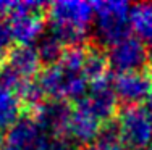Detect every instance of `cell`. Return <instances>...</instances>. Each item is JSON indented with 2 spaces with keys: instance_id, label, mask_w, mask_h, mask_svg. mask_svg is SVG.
I'll return each instance as SVG.
<instances>
[{
  "instance_id": "1",
  "label": "cell",
  "mask_w": 152,
  "mask_h": 150,
  "mask_svg": "<svg viewBox=\"0 0 152 150\" xmlns=\"http://www.w3.org/2000/svg\"><path fill=\"white\" fill-rule=\"evenodd\" d=\"M96 12L94 5L83 0H65L49 5L50 33L65 47H76L86 37Z\"/></svg>"
},
{
  "instance_id": "2",
  "label": "cell",
  "mask_w": 152,
  "mask_h": 150,
  "mask_svg": "<svg viewBox=\"0 0 152 150\" xmlns=\"http://www.w3.org/2000/svg\"><path fill=\"white\" fill-rule=\"evenodd\" d=\"M92 5L96 12V33L100 42L112 47L121 42L123 39L129 37L133 28L129 21L131 7L128 3L108 0V2H96Z\"/></svg>"
},
{
  "instance_id": "3",
  "label": "cell",
  "mask_w": 152,
  "mask_h": 150,
  "mask_svg": "<svg viewBox=\"0 0 152 150\" xmlns=\"http://www.w3.org/2000/svg\"><path fill=\"white\" fill-rule=\"evenodd\" d=\"M42 91L52 100H81L88 94V79L79 71H71L60 63L47 66L37 78Z\"/></svg>"
},
{
  "instance_id": "4",
  "label": "cell",
  "mask_w": 152,
  "mask_h": 150,
  "mask_svg": "<svg viewBox=\"0 0 152 150\" xmlns=\"http://www.w3.org/2000/svg\"><path fill=\"white\" fill-rule=\"evenodd\" d=\"M118 133L128 149L141 150L152 144V116L141 105H128L118 115Z\"/></svg>"
},
{
  "instance_id": "5",
  "label": "cell",
  "mask_w": 152,
  "mask_h": 150,
  "mask_svg": "<svg viewBox=\"0 0 152 150\" xmlns=\"http://www.w3.org/2000/svg\"><path fill=\"white\" fill-rule=\"evenodd\" d=\"M107 57L110 68L117 71V74L142 71V68L149 62V49L139 37L129 36L121 42L112 45Z\"/></svg>"
},
{
  "instance_id": "6",
  "label": "cell",
  "mask_w": 152,
  "mask_h": 150,
  "mask_svg": "<svg viewBox=\"0 0 152 150\" xmlns=\"http://www.w3.org/2000/svg\"><path fill=\"white\" fill-rule=\"evenodd\" d=\"M50 136L39 126L32 116L20 118L7 133L5 144L21 150H45L50 144Z\"/></svg>"
},
{
  "instance_id": "7",
  "label": "cell",
  "mask_w": 152,
  "mask_h": 150,
  "mask_svg": "<svg viewBox=\"0 0 152 150\" xmlns=\"http://www.w3.org/2000/svg\"><path fill=\"white\" fill-rule=\"evenodd\" d=\"M32 112V118L39 123V126L47 134L65 136L68 134L70 118L73 110L63 100H47L37 105Z\"/></svg>"
},
{
  "instance_id": "8",
  "label": "cell",
  "mask_w": 152,
  "mask_h": 150,
  "mask_svg": "<svg viewBox=\"0 0 152 150\" xmlns=\"http://www.w3.org/2000/svg\"><path fill=\"white\" fill-rule=\"evenodd\" d=\"M84 107H88L89 110L100 120V123L110 124L112 118L117 115V102L118 97L115 94L112 79L102 81L97 84H91L88 89V94L84 95L81 100Z\"/></svg>"
},
{
  "instance_id": "9",
  "label": "cell",
  "mask_w": 152,
  "mask_h": 150,
  "mask_svg": "<svg viewBox=\"0 0 152 150\" xmlns=\"http://www.w3.org/2000/svg\"><path fill=\"white\" fill-rule=\"evenodd\" d=\"M115 94L128 105H137L149 97L152 91V79L146 71L118 73L112 79Z\"/></svg>"
},
{
  "instance_id": "10",
  "label": "cell",
  "mask_w": 152,
  "mask_h": 150,
  "mask_svg": "<svg viewBox=\"0 0 152 150\" xmlns=\"http://www.w3.org/2000/svg\"><path fill=\"white\" fill-rule=\"evenodd\" d=\"M42 12H20L10 16L8 28L13 42L18 45H31L44 31Z\"/></svg>"
},
{
  "instance_id": "11",
  "label": "cell",
  "mask_w": 152,
  "mask_h": 150,
  "mask_svg": "<svg viewBox=\"0 0 152 150\" xmlns=\"http://www.w3.org/2000/svg\"><path fill=\"white\" fill-rule=\"evenodd\" d=\"M100 120L97 118L88 107H84L81 102H76V107L71 112L70 126H68V136L78 142H89L96 141L100 136Z\"/></svg>"
},
{
  "instance_id": "12",
  "label": "cell",
  "mask_w": 152,
  "mask_h": 150,
  "mask_svg": "<svg viewBox=\"0 0 152 150\" xmlns=\"http://www.w3.org/2000/svg\"><path fill=\"white\" fill-rule=\"evenodd\" d=\"M41 57L32 45H16L7 55L5 66L23 79H34L41 70Z\"/></svg>"
},
{
  "instance_id": "13",
  "label": "cell",
  "mask_w": 152,
  "mask_h": 150,
  "mask_svg": "<svg viewBox=\"0 0 152 150\" xmlns=\"http://www.w3.org/2000/svg\"><path fill=\"white\" fill-rule=\"evenodd\" d=\"M108 70H110L108 57L102 52V50L96 49V47L86 49V58H84V66H83V74H84V78L88 79L89 86L110 79V78H108Z\"/></svg>"
},
{
  "instance_id": "14",
  "label": "cell",
  "mask_w": 152,
  "mask_h": 150,
  "mask_svg": "<svg viewBox=\"0 0 152 150\" xmlns=\"http://www.w3.org/2000/svg\"><path fill=\"white\" fill-rule=\"evenodd\" d=\"M23 103L16 92L0 84V131H8L20 120Z\"/></svg>"
},
{
  "instance_id": "15",
  "label": "cell",
  "mask_w": 152,
  "mask_h": 150,
  "mask_svg": "<svg viewBox=\"0 0 152 150\" xmlns=\"http://www.w3.org/2000/svg\"><path fill=\"white\" fill-rule=\"evenodd\" d=\"M133 31L141 41L151 44L152 49V3H137L131 8L129 13Z\"/></svg>"
},
{
  "instance_id": "16",
  "label": "cell",
  "mask_w": 152,
  "mask_h": 150,
  "mask_svg": "<svg viewBox=\"0 0 152 150\" xmlns=\"http://www.w3.org/2000/svg\"><path fill=\"white\" fill-rule=\"evenodd\" d=\"M86 150H128V147L123 144L117 124L110 123L100 133L99 137L86 147Z\"/></svg>"
},
{
  "instance_id": "17",
  "label": "cell",
  "mask_w": 152,
  "mask_h": 150,
  "mask_svg": "<svg viewBox=\"0 0 152 150\" xmlns=\"http://www.w3.org/2000/svg\"><path fill=\"white\" fill-rule=\"evenodd\" d=\"M16 95L24 107H29L31 110H34L37 105H41L44 102L42 99H44L45 94L37 79H26L18 86Z\"/></svg>"
},
{
  "instance_id": "18",
  "label": "cell",
  "mask_w": 152,
  "mask_h": 150,
  "mask_svg": "<svg viewBox=\"0 0 152 150\" xmlns=\"http://www.w3.org/2000/svg\"><path fill=\"white\" fill-rule=\"evenodd\" d=\"M65 49L66 47L50 34L49 37L41 41V44L37 47V52H39V57H41L42 62L47 63V66H50V65H57L60 62Z\"/></svg>"
},
{
  "instance_id": "19",
  "label": "cell",
  "mask_w": 152,
  "mask_h": 150,
  "mask_svg": "<svg viewBox=\"0 0 152 150\" xmlns=\"http://www.w3.org/2000/svg\"><path fill=\"white\" fill-rule=\"evenodd\" d=\"M13 42L12 34H10V28H8V21L0 18V50L8 49V45Z\"/></svg>"
},
{
  "instance_id": "20",
  "label": "cell",
  "mask_w": 152,
  "mask_h": 150,
  "mask_svg": "<svg viewBox=\"0 0 152 150\" xmlns=\"http://www.w3.org/2000/svg\"><path fill=\"white\" fill-rule=\"evenodd\" d=\"M45 150H76L71 142H66L63 139H57V141H50L49 147Z\"/></svg>"
},
{
  "instance_id": "21",
  "label": "cell",
  "mask_w": 152,
  "mask_h": 150,
  "mask_svg": "<svg viewBox=\"0 0 152 150\" xmlns=\"http://www.w3.org/2000/svg\"><path fill=\"white\" fill-rule=\"evenodd\" d=\"M146 110L151 113V116H152V91H151L149 97L146 99Z\"/></svg>"
},
{
  "instance_id": "22",
  "label": "cell",
  "mask_w": 152,
  "mask_h": 150,
  "mask_svg": "<svg viewBox=\"0 0 152 150\" xmlns=\"http://www.w3.org/2000/svg\"><path fill=\"white\" fill-rule=\"evenodd\" d=\"M0 150H21V149H16V147H12V145L8 144H3L2 147H0Z\"/></svg>"
},
{
  "instance_id": "23",
  "label": "cell",
  "mask_w": 152,
  "mask_h": 150,
  "mask_svg": "<svg viewBox=\"0 0 152 150\" xmlns=\"http://www.w3.org/2000/svg\"><path fill=\"white\" fill-rule=\"evenodd\" d=\"M149 150H152V144H151V147H149Z\"/></svg>"
}]
</instances>
